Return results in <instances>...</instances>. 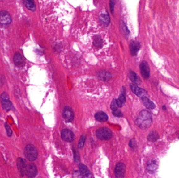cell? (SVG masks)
I'll use <instances>...</instances> for the list:
<instances>
[{
  "mask_svg": "<svg viewBox=\"0 0 179 178\" xmlns=\"http://www.w3.org/2000/svg\"><path fill=\"white\" fill-rule=\"evenodd\" d=\"M142 100L143 105L147 109H154L155 108L156 106L155 104L147 97H142Z\"/></svg>",
  "mask_w": 179,
  "mask_h": 178,
  "instance_id": "e0dca14e",
  "label": "cell"
},
{
  "mask_svg": "<svg viewBox=\"0 0 179 178\" xmlns=\"http://www.w3.org/2000/svg\"><path fill=\"white\" fill-rule=\"evenodd\" d=\"M113 114L117 117H121L123 116V114L121 113V111L118 109L116 110L113 111Z\"/></svg>",
  "mask_w": 179,
  "mask_h": 178,
  "instance_id": "83f0119b",
  "label": "cell"
},
{
  "mask_svg": "<svg viewBox=\"0 0 179 178\" xmlns=\"http://www.w3.org/2000/svg\"><path fill=\"white\" fill-rule=\"evenodd\" d=\"M121 27H122V29H123V31L126 34H129V31H128V29L127 28L126 26V25L124 23H122V25H121Z\"/></svg>",
  "mask_w": 179,
  "mask_h": 178,
  "instance_id": "f546056e",
  "label": "cell"
},
{
  "mask_svg": "<svg viewBox=\"0 0 179 178\" xmlns=\"http://www.w3.org/2000/svg\"><path fill=\"white\" fill-rule=\"evenodd\" d=\"M16 164H17V169L21 174V176L23 177L25 176V170L26 167L27 166L26 160L23 158L19 157L17 159Z\"/></svg>",
  "mask_w": 179,
  "mask_h": 178,
  "instance_id": "30bf717a",
  "label": "cell"
},
{
  "mask_svg": "<svg viewBox=\"0 0 179 178\" xmlns=\"http://www.w3.org/2000/svg\"><path fill=\"white\" fill-rule=\"evenodd\" d=\"M4 126H5V130H6V134H7V136H9V137L12 136L13 132H12V131L11 130L10 127L7 124V123H5Z\"/></svg>",
  "mask_w": 179,
  "mask_h": 178,
  "instance_id": "4316f807",
  "label": "cell"
},
{
  "mask_svg": "<svg viewBox=\"0 0 179 178\" xmlns=\"http://www.w3.org/2000/svg\"><path fill=\"white\" fill-rule=\"evenodd\" d=\"M140 72L143 78L147 79L150 77V68L146 61L142 62L140 65Z\"/></svg>",
  "mask_w": 179,
  "mask_h": 178,
  "instance_id": "9c48e42d",
  "label": "cell"
},
{
  "mask_svg": "<svg viewBox=\"0 0 179 178\" xmlns=\"http://www.w3.org/2000/svg\"><path fill=\"white\" fill-rule=\"evenodd\" d=\"M24 154L29 161H34L37 158L38 153L36 148L33 145L29 144L25 146Z\"/></svg>",
  "mask_w": 179,
  "mask_h": 178,
  "instance_id": "7a4b0ae2",
  "label": "cell"
},
{
  "mask_svg": "<svg viewBox=\"0 0 179 178\" xmlns=\"http://www.w3.org/2000/svg\"><path fill=\"white\" fill-rule=\"evenodd\" d=\"M152 123L151 114L146 110L142 111L136 120L137 126L142 129H148L151 126Z\"/></svg>",
  "mask_w": 179,
  "mask_h": 178,
  "instance_id": "6da1fadb",
  "label": "cell"
},
{
  "mask_svg": "<svg viewBox=\"0 0 179 178\" xmlns=\"http://www.w3.org/2000/svg\"><path fill=\"white\" fill-rule=\"evenodd\" d=\"M74 158H75V161H76V162H77V161H79V159H80V157H79V155L78 152H77L76 151H75V149L74 150Z\"/></svg>",
  "mask_w": 179,
  "mask_h": 178,
  "instance_id": "f1b7e54d",
  "label": "cell"
},
{
  "mask_svg": "<svg viewBox=\"0 0 179 178\" xmlns=\"http://www.w3.org/2000/svg\"><path fill=\"white\" fill-rule=\"evenodd\" d=\"M116 101L117 103L118 106L119 107H121L123 106V104H124L126 101V97H125V90L124 89V92L119 96V98L116 99Z\"/></svg>",
  "mask_w": 179,
  "mask_h": 178,
  "instance_id": "603a6c76",
  "label": "cell"
},
{
  "mask_svg": "<svg viewBox=\"0 0 179 178\" xmlns=\"http://www.w3.org/2000/svg\"><path fill=\"white\" fill-rule=\"evenodd\" d=\"M159 139V135L155 131L150 132L148 136V139L150 142H155Z\"/></svg>",
  "mask_w": 179,
  "mask_h": 178,
  "instance_id": "cb8c5ba5",
  "label": "cell"
},
{
  "mask_svg": "<svg viewBox=\"0 0 179 178\" xmlns=\"http://www.w3.org/2000/svg\"><path fill=\"white\" fill-rule=\"evenodd\" d=\"M158 167V163L155 160H152L147 163V169L149 172L153 173Z\"/></svg>",
  "mask_w": 179,
  "mask_h": 178,
  "instance_id": "9a60e30c",
  "label": "cell"
},
{
  "mask_svg": "<svg viewBox=\"0 0 179 178\" xmlns=\"http://www.w3.org/2000/svg\"><path fill=\"white\" fill-rule=\"evenodd\" d=\"M85 139H86V136L85 135H82L81 136L79 142V147L80 148H82L83 147L84 143H85Z\"/></svg>",
  "mask_w": 179,
  "mask_h": 178,
  "instance_id": "d4e9b609",
  "label": "cell"
},
{
  "mask_svg": "<svg viewBox=\"0 0 179 178\" xmlns=\"http://www.w3.org/2000/svg\"><path fill=\"white\" fill-rule=\"evenodd\" d=\"M98 77L103 81H107L111 78V74L108 72L101 71L98 73Z\"/></svg>",
  "mask_w": 179,
  "mask_h": 178,
  "instance_id": "d6986e66",
  "label": "cell"
},
{
  "mask_svg": "<svg viewBox=\"0 0 179 178\" xmlns=\"http://www.w3.org/2000/svg\"><path fill=\"white\" fill-rule=\"evenodd\" d=\"M63 117L66 122H71L73 121L74 114L71 108L68 106L65 107L63 110Z\"/></svg>",
  "mask_w": 179,
  "mask_h": 178,
  "instance_id": "ba28073f",
  "label": "cell"
},
{
  "mask_svg": "<svg viewBox=\"0 0 179 178\" xmlns=\"http://www.w3.org/2000/svg\"><path fill=\"white\" fill-rule=\"evenodd\" d=\"M96 120L100 122H105L108 120V116L105 112L100 111L96 114Z\"/></svg>",
  "mask_w": 179,
  "mask_h": 178,
  "instance_id": "ac0fdd59",
  "label": "cell"
},
{
  "mask_svg": "<svg viewBox=\"0 0 179 178\" xmlns=\"http://www.w3.org/2000/svg\"><path fill=\"white\" fill-rule=\"evenodd\" d=\"M96 136L100 139L107 141L111 139L112 136V132L109 129L106 127H102L97 130L96 132Z\"/></svg>",
  "mask_w": 179,
  "mask_h": 178,
  "instance_id": "3957f363",
  "label": "cell"
},
{
  "mask_svg": "<svg viewBox=\"0 0 179 178\" xmlns=\"http://www.w3.org/2000/svg\"><path fill=\"white\" fill-rule=\"evenodd\" d=\"M62 138L63 140L68 142H71L74 141V134L71 130L68 129H65L61 133Z\"/></svg>",
  "mask_w": 179,
  "mask_h": 178,
  "instance_id": "8fae6325",
  "label": "cell"
},
{
  "mask_svg": "<svg viewBox=\"0 0 179 178\" xmlns=\"http://www.w3.org/2000/svg\"><path fill=\"white\" fill-rule=\"evenodd\" d=\"M126 171V167L123 163H118L115 169V175L116 178H123Z\"/></svg>",
  "mask_w": 179,
  "mask_h": 178,
  "instance_id": "52a82bcc",
  "label": "cell"
},
{
  "mask_svg": "<svg viewBox=\"0 0 179 178\" xmlns=\"http://www.w3.org/2000/svg\"><path fill=\"white\" fill-rule=\"evenodd\" d=\"M164 108V110H165V106H164V107H162V108Z\"/></svg>",
  "mask_w": 179,
  "mask_h": 178,
  "instance_id": "d6a6232c",
  "label": "cell"
},
{
  "mask_svg": "<svg viewBox=\"0 0 179 178\" xmlns=\"http://www.w3.org/2000/svg\"><path fill=\"white\" fill-rule=\"evenodd\" d=\"M0 99L2 103V107L5 110L9 111L13 108V106L10 100L9 96L6 92H3L1 95Z\"/></svg>",
  "mask_w": 179,
  "mask_h": 178,
  "instance_id": "277c9868",
  "label": "cell"
},
{
  "mask_svg": "<svg viewBox=\"0 0 179 178\" xmlns=\"http://www.w3.org/2000/svg\"><path fill=\"white\" fill-rule=\"evenodd\" d=\"M12 23V17L9 12L6 10L0 12V25L6 26Z\"/></svg>",
  "mask_w": 179,
  "mask_h": 178,
  "instance_id": "5b68a950",
  "label": "cell"
},
{
  "mask_svg": "<svg viewBox=\"0 0 179 178\" xmlns=\"http://www.w3.org/2000/svg\"><path fill=\"white\" fill-rule=\"evenodd\" d=\"M79 172L83 176H89V174H90V172H89V169L87 168V167L85 166V165L80 164L79 166Z\"/></svg>",
  "mask_w": 179,
  "mask_h": 178,
  "instance_id": "44dd1931",
  "label": "cell"
},
{
  "mask_svg": "<svg viewBox=\"0 0 179 178\" xmlns=\"http://www.w3.org/2000/svg\"><path fill=\"white\" fill-rule=\"evenodd\" d=\"M114 2L111 1H110V7H111V10L112 12H113V8H114Z\"/></svg>",
  "mask_w": 179,
  "mask_h": 178,
  "instance_id": "1f68e13d",
  "label": "cell"
},
{
  "mask_svg": "<svg viewBox=\"0 0 179 178\" xmlns=\"http://www.w3.org/2000/svg\"><path fill=\"white\" fill-rule=\"evenodd\" d=\"M130 88L134 93L138 97L142 98V97H146V96L147 95V92L146 90H145L143 88L139 87L138 86L135 84L130 85Z\"/></svg>",
  "mask_w": 179,
  "mask_h": 178,
  "instance_id": "7c38bea8",
  "label": "cell"
},
{
  "mask_svg": "<svg viewBox=\"0 0 179 178\" xmlns=\"http://www.w3.org/2000/svg\"><path fill=\"white\" fill-rule=\"evenodd\" d=\"M37 168L34 164L31 163L27 165L25 170V175L29 178H34L37 175Z\"/></svg>",
  "mask_w": 179,
  "mask_h": 178,
  "instance_id": "8992f818",
  "label": "cell"
},
{
  "mask_svg": "<svg viewBox=\"0 0 179 178\" xmlns=\"http://www.w3.org/2000/svg\"><path fill=\"white\" fill-rule=\"evenodd\" d=\"M118 106L117 103L116 101V99H114L113 100L111 105V108L113 111L116 110H117L118 108Z\"/></svg>",
  "mask_w": 179,
  "mask_h": 178,
  "instance_id": "484cf974",
  "label": "cell"
},
{
  "mask_svg": "<svg viewBox=\"0 0 179 178\" xmlns=\"http://www.w3.org/2000/svg\"><path fill=\"white\" fill-rule=\"evenodd\" d=\"M100 19L103 24L108 25L110 23V19L108 12L106 11H102L100 13Z\"/></svg>",
  "mask_w": 179,
  "mask_h": 178,
  "instance_id": "ffe728a7",
  "label": "cell"
},
{
  "mask_svg": "<svg viewBox=\"0 0 179 178\" xmlns=\"http://www.w3.org/2000/svg\"><path fill=\"white\" fill-rule=\"evenodd\" d=\"M136 141L135 139H131L130 142V146L131 148H134L135 146H136Z\"/></svg>",
  "mask_w": 179,
  "mask_h": 178,
  "instance_id": "4dcf8cb0",
  "label": "cell"
},
{
  "mask_svg": "<svg viewBox=\"0 0 179 178\" xmlns=\"http://www.w3.org/2000/svg\"><path fill=\"white\" fill-rule=\"evenodd\" d=\"M128 76L130 77V80H131V81L136 85H139L141 83V80L139 78V77H138V75L134 72L130 71L129 72L128 74Z\"/></svg>",
  "mask_w": 179,
  "mask_h": 178,
  "instance_id": "2e32d148",
  "label": "cell"
},
{
  "mask_svg": "<svg viewBox=\"0 0 179 178\" xmlns=\"http://www.w3.org/2000/svg\"><path fill=\"white\" fill-rule=\"evenodd\" d=\"M140 43L138 41H133L130 44V50L132 56L136 55L139 50L140 49Z\"/></svg>",
  "mask_w": 179,
  "mask_h": 178,
  "instance_id": "5bb4252c",
  "label": "cell"
},
{
  "mask_svg": "<svg viewBox=\"0 0 179 178\" xmlns=\"http://www.w3.org/2000/svg\"><path fill=\"white\" fill-rule=\"evenodd\" d=\"M24 3L25 6L31 11L34 12L36 10V6L34 1L31 0H25L24 1Z\"/></svg>",
  "mask_w": 179,
  "mask_h": 178,
  "instance_id": "7402d4cb",
  "label": "cell"
},
{
  "mask_svg": "<svg viewBox=\"0 0 179 178\" xmlns=\"http://www.w3.org/2000/svg\"><path fill=\"white\" fill-rule=\"evenodd\" d=\"M13 61L17 66H22L25 63V60L22 54L19 52H16L13 57Z\"/></svg>",
  "mask_w": 179,
  "mask_h": 178,
  "instance_id": "4fadbf2b",
  "label": "cell"
}]
</instances>
